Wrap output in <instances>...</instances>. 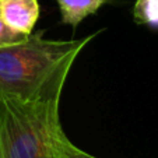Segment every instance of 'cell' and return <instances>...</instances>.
Returning <instances> with one entry per match:
<instances>
[{
  "mask_svg": "<svg viewBox=\"0 0 158 158\" xmlns=\"http://www.w3.org/2000/svg\"><path fill=\"white\" fill-rule=\"evenodd\" d=\"M95 35L60 41L39 31L0 46V95L25 102L60 99L73 63Z\"/></svg>",
  "mask_w": 158,
  "mask_h": 158,
  "instance_id": "obj_1",
  "label": "cell"
},
{
  "mask_svg": "<svg viewBox=\"0 0 158 158\" xmlns=\"http://www.w3.org/2000/svg\"><path fill=\"white\" fill-rule=\"evenodd\" d=\"M56 101L25 102L0 95V158H59L69 141Z\"/></svg>",
  "mask_w": 158,
  "mask_h": 158,
  "instance_id": "obj_2",
  "label": "cell"
},
{
  "mask_svg": "<svg viewBox=\"0 0 158 158\" xmlns=\"http://www.w3.org/2000/svg\"><path fill=\"white\" fill-rule=\"evenodd\" d=\"M0 18L10 30L30 35L39 18L38 0H0Z\"/></svg>",
  "mask_w": 158,
  "mask_h": 158,
  "instance_id": "obj_3",
  "label": "cell"
},
{
  "mask_svg": "<svg viewBox=\"0 0 158 158\" xmlns=\"http://www.w3.org/2000/svg\"><path fill=\"white\" fill-rule=\"evenodd\" d=\"M63 24L77 27L84 18L95 14L108 0H56Z\"/></svg>",
  "mask_w": 158,
  "mask_h": 158,
  "instance_id": "obj_4",
  "label": "cell"
},
{
  "mask_svg": "<svg viewBox=\"0 0 158 158\" xmlns=\"http://www.w3.org/2000/svg\"><path fill=\"white\" fill-rule=\"evenodd\" d=\"M133 15L139 24L158 27V0H136Z\"/></svg>",
  "mask_w": 158,
  "mask_h": 158,
  "instance_id": "obj_5",
  "label": "cell"
},
{
  "mask_svg": "<svg viewBox=\"0 0 158 158\" xmlns=\"http://www.w3.org/2000/svg\"><path fill=\"white\" fill-rule=\"evenodd\" d=\"M27 35H23V34H18L15 31L10 30L4 21L0 18V46H4V45H10L14 44V42H20L25 38Z\"/></svg>",
  "mask_w": 158,
  "mask_h": 158,
  "instance_id": "obj_6",
  "label": "cell"
},
{
  "mask_svg": "<svg viewBox=\"0 0 158 158\" xmlns=\"http://www.w3.org/2000/svg\"><path fill=\"white\" fill-rule=\"evenodd\" d=\"M59 158H97V157H94V155L80 150L78 147H76L74 144L69 140L64 144V147H63Z\"/></svg>",
  "mask_w": 158,
  "mask_h": 158,
  "instance_id": "obj_7",
  "label": "cell"
}]
</instances>
